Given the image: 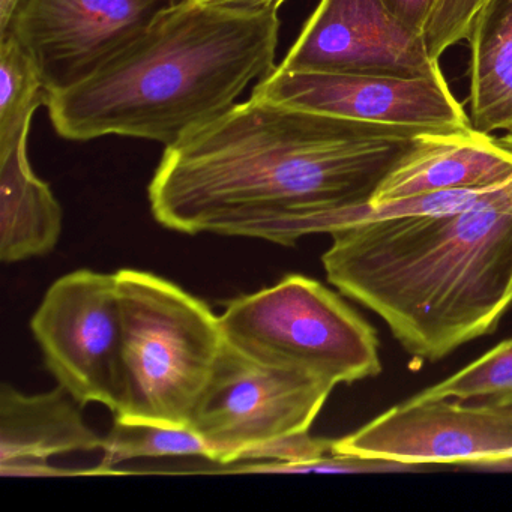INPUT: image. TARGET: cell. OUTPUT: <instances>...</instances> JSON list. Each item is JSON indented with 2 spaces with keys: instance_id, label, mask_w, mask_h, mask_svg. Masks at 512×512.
Masks as SVG:
<instances>
[{
  "instance_id": "1",
  "label": "cell",
  "mask_w": 512,
  "mask_h": 512,
  "mask_svg": "<svg viewBox=\"0 0 512 512\" xmlns=\"http://www.w3.org/2000/svg\"><path fill=\"white\" fill-rule=\"evenodd\" d=\"M308 112L251 95L164 149L148 188L152 217L184 235L295 247L373 200L428 133Z\"/></svg>"
},
{
  "instance_id": "2",
  "label": "cell",
  "mask_w": 512,
  "mask_h": 512,
  "mask_svg": "<svg viewBox=\"0 0 512 512\" xmlns=\"http://www.w3.org/2000/svg\"><path fill=\"white\" fill-rule=\"evenodd\" d=\"M329 235V283L382 317L418 361L493 334L512 305V179L458 211L361 221Z\"/></svg>"
},
{
  "instance_id": "3",
  "label": "cell",
  "mask_w": 512,
  "mask_h": 512,
  "mask_svg": "<svg viewBox=\"0 0 512 512\" xmlns=\"http://www.w3.org/2000/svg\"><path fill=\"white\" fill-rule=\"evenodd\" d=\"M280 7L178 0L88 79L47 100L56 133L176 145L275 70Z\"/></svg>"
},
{
  "instance_id": "4",
  "label": "cell",
  "mask_w": 512,
  "mask_h": 512,
  "mask_svg": "<svg viewBox=\"0 0 512 512\" xmlns=\"http://www.w3.org/2000/svg\"><path fill=\"white\" fill-rule=\"evenodd\" d=\"M115 274L124 323V400L115 419L190 427L226 346L220 317L160 275Z\"/></svg>"
},
{
  "instance_id": "5",
  "label": "cell",
  "mask_w": 512,
  "mask_h": 512,
  "mask_svg": "<svg viewBox=\"0 0 512 512\" xmlns=\"http://www.w3.org/2000/svg\"><path fill=\"white\" fill-rule=\"evenodd\" d=\"M218 317L226 343L266 367L302 371L334 385L382 371L376 329L305 275H286L274 286L230 299Z\"/></svg>"
},
{
  "instance_id": "6",
  "label": "cell",
  "mask_w": 512,
  "mask_h": 512,
  "mask_svg": "<svg viewBox=\"0 0 512 512\" xmlns=\"http://www.w3.org/2000/svg\"><path fill=\"white\" fill-rule=\"evenodd\" d=\"M44 364L80 406L124 400V323L116 274L79 269L58 278L31 319Z\"/></svg>"
},
{
  "instance_id": "7",
  "label": "cell",
  "mask_w": 512,
  "mask_h": 512,
  "mask_svg": "<svg viewBox=\"0 0 512 512\" xmlns=\"http://www.w3.org/2000/svg\"><path fill=\"white\" fill-rule=\"evenodd\" d=\"M334 383L251 361L226 343L194 410L190 428L215 463H244L260 446L310 433Z\"/></svg>"
},
{
  "instance_id": "8",
  "label": "cell",
  "mask_w": 512,
  "mask_h": 512,
  "mask_svg": "<svg viewBox=\"0 0 512 512\" xmlns=\"http://www.w3.org/2000/svg\"><path fill=\"white\" fill-rule=\"evenodd\" d=\"M332 452L422 466L512 470V404L412 397L335 439Z\"/></svg>"
},
{
  "instance_id": "9",
  "label": "cell",
  "mask_w": 512,
  "mask_h": 512,
  "mask_svg": "<svg viewBox=\"0 0 512 512\" xmlns=\"http://www.w3.org/2000/svg\"><path fill=\"white\" fill-rule=\"evenodd\" d=\"M178 0H22L7 31L34 59L49 97L100 70Z\"/></svg>"
},
{
  "instance_id": "10",
  "label": "cell",
  "mask_w": 512,
  "mask_h": 512,
  "mask_svg": "<svg viewBox=\"0 0 512 512\" xmlns=\"http://www.w3.org/2000/svg\"><path fill=\"white\" fill-rule=\"evenodd\" d=\"M308 112L368 124L469 130V115L442 71L431 76L290 73L275 68L253 94Z\"/></svg>"
},
{
  "instance_id": "11",
  "label": "cell",
  "mask_w": 512,
  "mask_h": 512,
  "mask_svg": "<svg viewBox=\"0 0 512 512\" xmlns=\"http://www.w3.org/2000/svg\"><path fill=\"white\" fill-rule=\"evenodd\" d=\"M278 68L290 73H439L424 35L404 25L385 0H320Z\"/></svg>"
},
{
  "instance_id": "12",
  "label": "cell",
  "mask_w": 512,
  "mask_h": 512,
  "mask_svg": "<svg viewBox=\"0 0 512 512\" xmlns=\"http://www.w3.org/2000/svg\"><path fill=\"white\" fill-rule=\"evenodd\" d=\"M103 437L86 424L82 406L62 386L23 394L4 383L0 389V475L91 476L50 464V458L101 449Z\"/></svg>"
},
{
  "instance_id": "13",
  "label": "cell",
  "mask_w": 512,
  "mask_h": 512,
  "mask_svg": "<svg viewBox=\"0 0 512 512\" xmlns=\"http://www.w3.org/2000/svg\"><path fill=\"white\" fill-rule=\"evenodd\" d=\"M512 179V151L499 139L469 130L422 137L377 188L371 203L442 191L494 187Z\"/></svg>"
},
{
  "instance_id": "14",
  "label": "cell",
  "mask_w": 512,
  "mask_h": 512,
  "mask_svg": "<svg viewBox=\"0 0 512 512\" xmlns=\"http://www.w3.org/2000/svg\"><path fill=\"white\" fill-rule=\"evenodd\" d=\"M62 233V208L28 157V137L0 158V260L17 263L52 253Z\"/></svg>"
},
{
  "instance_id": "15",
  "label": "cell",
  "mask_w": 512,
  "mask_h": 512,
  "mask_svg": "<svg viewBox=\"0 0 512 512\" xmlns=\"http://www.w3.org/2000/svg\"><path fill=\"white\" fill-rule=\"evenodd\" d=\"M470 44L469 119L491 136L512 131V0H487L476 14Z\"/></svg>"
},
{
  "instance_id": "16",
  "label": "cell",
  "mask_w": 512,
  "mask_h": 512,
  "mask_svg": "<svg viewBox=\"0 0 512 512\" xmlns=\"http://www.w3.org/2000/svg\"><path fill=\"white\" fill-rule=\"evenodd\" d=\"M47 100L49 91L34 59L13 35H0V158L29 137L34 113Z\"/></svg>"
},
{
  "instance_id": "17",
  "label": "cell",
  "mask_w": 512,
  "mask_h": 512,
  "mask_svg": "<svg viewBox=\"0 0 512 512\" xmlns=\"http://www.w3.org/2000/svg\"><path fill=\"white\" fill-rule=\"evenodd\" d=\"M103 458L92 475H115L116 464L137 458H203L215 463L208 443L190 427L128 422L115 419L112 430L103 437Z\"/></svg>"
},
{
  "instance_id": "18",
  "label": "cell",
  "mask_w": 512,
  "mask_h": 512,
  "mask_svg": "<svg viewBox=\"0 0 512 512\" xmlns=\"http://www.w3.org/2000/svg\"><path fill=\"white\" fill-rule=\"evenodd\" d=\"M419 400L487 401L512 404V337L415 395Z\"/></svg>"
},
{
  "instance_id": "19",
  "label": "cell",
  "mask_w": 512,
  "mask_h": 512,
  "mask_svg": "<svg viewBox=\"0 0 512 512\" xmlns=\"http://www.w3.org/2000/svg\"><path fill=\"white\" fill-rule=\"evenodd\" d=\"M487 0H439L424 31L428 55L440 61L443 53L467 40L476 14Z\"/></svg>"
},
{
  "instance_id": "20",
  "label": "cell",
  "mask_w": 512,
  "mask_h": 512,
  "mask_svg": "<svg viewBox=\"0 0 512 512\" xmlns=\"http://www.w3.org/2000/svg\"><path fill=\"white\" fill-rule=\"evenodd\" d=\"M392 13L413 31L424 35L439 0H385Z\"/></svg>"
},
{
  "instance_id": "21",
  "label": "cell",
  "mask_w": 512,
  "mask_h": 512,
  "mask_svg": "<svg viewBox=\"0 0 512 512\" xmlns=\"http://www.w3.org/2000/svg\"><path fill=\"white\" fill-rule=\"evenodd\" d=\"M20 2L22 0H0V34L7 31Z\"/></svg>"
},
{
  "instance_id": "22",
  "label": "cell",
  "mask_w": 512,
  "mask_h": 512,
  "mask_svg": "<svg viewBox=\"0 0 512 512\" xmlns=\"http://www.w3.org/2000/svg\"><path fill=\"white\" fill-rule=\"evenodd\" d=\"M215 2H221V4L227 5H236V7L262 8L280 7L284 0H215Z\"/></svg>"
},
{
  "instance_id": "23",
  "label": "cell",
  "mask_w": 512,
  "mask_h": 512,
  "mask_svg": "<svg viewBox=\"0 0 512 512\" xmlns=\"http://www.w3.org/2000/svg\"><path fill=\"white\" fill-rule=\"evenodd\" d=\"M499 140L503 143V145L508 146V148L512 151V131H509L505 137H502V139Z\"/></svg>"
}]
</instances>
